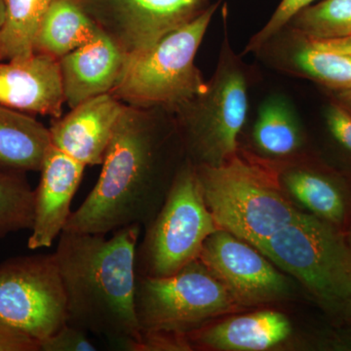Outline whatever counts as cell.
I'll return each mask as SVG.
<instances>
[{"instance_id": "29", "label": "cell", "mask_w": 351, "mask_h": 351, "mask_svg": "<svg viewBox=\"0 0 351 351\" xmlns=\"http://www.w3.org/2000/svg\"><path fill=\"white\" fill-rule=\"evenodd\" d=\"M337 100L351 112V89L346 90V91L337 92Z\"/></svg>"}, {"instance_id": "26", "label": "cell", "mask_w": 351, "mask_h": 351, "mask_svg": "<svg viewBox=\"0 0 351 351\" xmlns=\"http://www.w3.org/2000/svg\"><path fill=\"white\" fill-rule=\"evenodd\" d=\"M40 351H96L88 332L68 323L50 337L39 341Z\"/></svg>"}, {"instance_id": "13", "label": "cell", "mask_w": 351, "mask_h": 351, "mask_svg": "<svg viewBox=\"0 0 351 351\" xmlns=\"http://www.w3.org/2000/svg\"><path fill=\"white\" fill-rule=\"evenodd\" d=\"M125 106L112 93L83 101L50 127L53 147L83 165H100Z\"/></svg>"}, {"instance_id": "3", "label": "cell", "mask_w": 351, "mask_h": 351, "mask_svg": "<svg viewBox=\"0 0 351 351\" xmlns=\"http://www.w3.org/2000/svg\"><path fill=\"white\" fill-rule=\"evenodd\" d=\"M258 250L299 280L327 313L351 321V247L337 226L299 212Z\"/></svg>"}, {"instance_id": "18", "label": "cell", "mask_w": 351, "mask_h": 351, "mask_svg": "<svg viewBox=\"0 0 351 351\" xmlns=\"http://www.w3.org/2000/svg\"><path fill=\"white\" fill-rule=\"evenodd\" d=\"M49 129L29 113L0 105V173L40 171L49 151Z\"/></svg>"}, {"instance_id": "5", "label": "cell", "mask_w": 351, "mask_h": 351, "mask_svg": "<svg viewBox=\"0 0 351 351\" xmlns=\"http://www.w3.org/2000/svg\"><path fill=\"white\" fill-rule=\"evenodd\" d=\"M221 0L149 49L127 57L112 95L130 107L176 110L206 89L195 57Z\"/></svg>"}, {"instance_id": "14", "label": "cell", "mask_w": 351, "mask_h": 351, "mask_svg": "<svg viewBox=\"0 0 351 351\" xmlns=\"http://www.w3.org/2000/svg\"><path fill=\"white\" fill-rule=\"evenodd\" d=\"M86 166L51 145L36 189L34 225L27 240L31 250L52 246L71 216V205Z\"/></svg>"}, {"instance_id": "15", "label": "cell", "mask_w": 351, "mask_h": 351, "mask_svg": "<svg viewBox=\"0 0 351 351\" xmlns=\"http://www.w3.org/2000/svg\"><path fill=\"white\" fill-rule=\"evenodd\" d=\"M64 103L59 62L45 55L0 63V105L60 119Z\"/></svg>"}, {"instance_id": "17", "label": "cell", "mask_w": 351, "mask_h": 351, "mask_svg": "<svg viewBox=\"0 0 351 351\" xmlns=\"http://www.w3.org/2000/svg\"><path fill=\"white\" fill-rule=\"evenodd\" d=\"M292 332L290 321L276 311H258L232 317L188 334L189 341L221 350H267L283 343Z\"/></svg>"}, {"instance_id": "4", "label": "cell", "mask_w": 351, "mask_h": 351, "mask_svg": "<svg viewBox=\"0 0 351 351\" xmlns=\"http://www.w3.org/2000/svg\"><path fill=\"white\" fill-rule=\"evenodd\" d=\"M195 167L203 198L219 228L257 249L299 213L281 195L269 171L237 154L219 165Z\"/></svg>"}, {"instance_id": "20", "label": "cell", "mask_w": 351, "mask_h": 351, "mask_svg": "<svg viewBox=\"0 0 351 351\" xmlns=\"http://www.w3.org/2000/svg\"><path fill=\"white\" fill-rule=\"evenodd\" d=\"M283 186L314 216L338 226L346 221L348 200L345 191L329 175L294 167L280 175Z\"/></svg>"}, {"instance_id": "10", "label": "cell", "mask_w": 351, "mask_h": 351, "mask_svg": "<svg viewBox=\"0 0 351 351\" xmlns=\"http://www.w3.org/2000/svg\"><path fill=\"white\" fill-rule=\"evenodd\" d=\"M101 31L130 57L149 49L211 5V0H77Z\"/></svg>"}, {"instance_id": "21", "label": "cell", "mask_w": 351, "mask_h": 351, "mask_svg": "<svg viewBox=\"0 0 351 351\" xmlns=\"http://www.w3.org/2000/svg\"><path fill=\"white\" fill-rule=\"evenodd\" d=\"M258 152L271 157H287L304 145V133L297 115L286 99L271 96L261 105L252 132Z\"/></svg>"}, {"instance_id": "2", "label": "cell", "mask_w": 351, "mask_h": 351, "mask_svg": "<svg viewBox=\"0 0 351 351\" xmlns=\"http://www.w3.org/2000/svg\"><path fill=\"white\" fill-rule=\"evenodd\" d=\"M145 110L125 106L104 156L100 177L64 230L105 234L149 225L171 186L159 176L161 140Z\"/></svg>"}, {"instance_id": "31", "label": "cell", "mask_w": 351, "mask_h": 351, "mask_svg": "<svg viewBox=\"0 0 351 351\" xmlns=\"http://www.w3.org/2000/svg\"><path fill=\"white\" fill-rule=\"evenodd\" d=\"M350 246L351 247V241L350 242Z\"/></svg>"}, {"instance_id": "19", "label": "cell", "mask_w": 351, "mask_h": 351, "mask_svg": "<svg viewBox=\"0 0 351 351\" xmlns=\"http://www.w3.org/2000/svg\"><path fill=\"white\" fill-rule=\"evenodd\" d=\"M101 32L77 0H55L39 25L34 52L59 61Z\"/></svg>"}, {"instance_id": "28", "label": "cell", "mask_w": 351, "mask_h": 351, "mask_svg": "<svg viewBox=\"0 0 351 351\" xmlns=\"http://www.w3.org/2000/svg\"><path fill=\"white\" fill-rule=\"evenodd\" d=\"M0 351H40L39 341L0 321Z\"/></svg>"}, {"instance_id": "7", "label": "cell", "mask_w": 351, "mask_h": 351, "mask_svg": "<svg viewBox=\"0 0 351 351\" xmlns=\"http://www.w3.org/2000/svg\"><path fill=\"white\" fill-rule=\"evenodd\" d=\"M147 226L136 252L137 276H172L197 260L205 240L219 230L191 161L177 171L167 197Z\"/></svg>"}, {"instance_id": "22", "label": "cell", "mask_w": 351, "mask_h": 351, "mask_svg": "<svg viewBox=\"0 0 351 351\" xmlns=\"http://www.w3.org/2000/svg\"><path fill=\"white\" fill-rule=\"evenodd\" d=\"M55 0H3L4 23L0 29V62L34 54V39L41 21Z\"/></svg>"}, {"instance_id": "25", "label": "cell", "mask_w": 351, "mask_h": 351, "mask_svg": "<svg viewBox=\"0 0 351 351\" xmlns=\"http://www.w3.org/2000/svg\"><path fill=\"white\" fill-rule=\"evenodd\" d=\"M315 1L316 0H281L267 24L249 40L245 48V54L258 53L272 36H276L277 32L287 25L295 14Z\"/></svg>"}, {"instance_id": "23", "label": "cell", "mask_w": 351, "mask_h": 351, "mask_svg": "<svg viewBox=\"0 0 351 351\" xmlns=\"http://www.w3.org/2000/svg\"><path fill=\"white\" fill-rule=\"evenodd\" d=\"M286 27L311 38H351V0H321L299 11Z\"/></svg>"}, {"instance_id": "8", "label": "cell", "mask_w": 351, "mask_h": 351, "mask_svg": "<svg viewBox=\"0 0 351 351\" xmlns=\"http://www.w3.org/2000/svg\"><path fill=\"white\" fill-rule=\"evenodd\" d=\"M135 306L141 330L188 335L239 304L197 258L170 276H137Z\"/></svg>"}, {"instance_id": "12", "label": "cell", "mask_w": 351, "mask_h": 351, "mask_svg": "<svg viewBox=\"0 0 351 351\" xmlns=\"http://www.w3.org/2000/svg\"><path fill=\"white\" fill-rule=\"evenodd\" d=\"M258 53L277 68L327 89H351V38H311L285 27Z\"/></svg>"}, {"instance_id": "11", "label": "cell", "mask_w": 351, "mask_h": 351, "mask_svg": "<svg viewBox=\"0 0 351 351\" xmlns=\"http://www.w3.org/2000/svg\"><path fill=\"white\" fill-rule=\"evenodd\" d=\"M198 260L223 283L239 306L279 301L289 282L256 247L225 230H217L203 244Z\"/></svg>"}, {"instance_id": "6", "label": "cell", "mask_w": 351, "mask_h": 351, "mask_svg": "<svg viewBox=\"0 0 351 351\" xmlns=\"http://www.w3.org/2000/svg\"><path fill=\"white\" fill-rule=\"evenodd\" d=\"M248 107V80L226 32L206 89L176 110L191 162L217 166L234 156Z\"/></svg>"}, {"instance_id": "24", "label": "cell", "mask_w": 351, "mask_h": 351, "mask_svg": "<svg viewBox=\"0 0 351 351\" xmlns=\"http://www.w3.org/2000/svg\"><path fill=\"white\" fill-rule=\"evenodd\" d=\"M36 191L25 174L0 173V239L11 233L32 230Z\"/></svg>"}, {"instance_id": "27", "label": "cell", "mask_w": 351, "mask_h": 351, "mask_svg": "<svg viewBox=\"0 0 351 351\" xmlns=\"http://www.w3.org/2000/svg\"><path fill=\"white\" fill-rule=\"evenodd\" d=\"M326 123L332 137L346 151L351 154V112L339 101L327 108Z\"/></svg>"}, {"instance_id": "1", "label": "cell", "mask_w": 351, "mask_h": 351, "mask_svg": "<svg viewBox=\"0 0 351 351\" xmlns=\"http://www.w3.org/2000/svg\"><path fill=\"white\" fill-rule=\"evenodd\" d=\"M141 226L105 234L63 230L56 251L66 297V323L113 346L141 332L135 295Z\"/></svg>"}, {"instance_id": "16", "label": "cell", "mask_w": 351, "mask_h": 351, "mask_svg": "<svg viewBox=\"0 0 351 351\" xmlns=\"http://www.w3.org/2000/svg\"><path fill=\"white\" fill-rule=\"evenodd\" d=\"M127 55L101 32L82 47L59 60L64 103L73 108L83 101L112 93L124 68Z\"/></svg>"}, {"instance_id": "9", "label": "cell", "mask_w": 351, "mask_h": 351, "mask_svg": "<svg viewBox=\"0 0 351 351\" xmlns=\"http://www.w3.org/2000/svg\"><path fill=\"white\" fill-rule=\"evenodd\" d=\"M0 321L38 341L66 323L55 254L20 256L0 265Z\"/></svg>"}, {"instance_id": "30", "label": "cell", "mask_w": 351, "mask_h": 351, "mask_svg": "<svg viewBox=\"0 0 351 351\" xmlns=\"http://www.w3.org/2000/svg\"><path fill=\"white\" fill-rule=\"evenodd\" d=\"M4 15H5V12H4L3 0H0V29H1L2 25L4 23Z\"/></svg>"}]
</instances>
